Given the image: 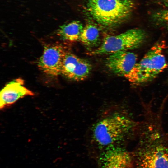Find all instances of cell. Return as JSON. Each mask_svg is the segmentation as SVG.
I'll list each match as a JSON object with an SVG mask.
<instances>
[{"instance_id":"6da1fadb","label":"cell","mask_w":168,"mask_h":168,"mask_svg":"<svg viewBox=\"0 0 168 168\" xmlns=\"http://www.w3.org/2000/svg\"><path fill=\"white\" fill-rule=\"evenodd\" d=\"M161 132L152 130L141 135L131 168H168V148Z\"/></svg>"},{"instance_id":"7a4b0ae2","label":"cell","mask_w":168,"mask_h":168,"mask_svg":"<svg viewBox=\"0 0 168 168\" xmlns=\"http://www.w3.org/2000/svg\"><path fill=\"white\" fill-rule=\"evenodd\" d=\"M136 125L129 117L114 114L96 124L93 131V138L99 145L109 147L130 137Z\"/></svg>"},{"instance_id":"3957f363","label":"cell","mask_w":168,"mask_h":168,"mask_svg":"<svg viewBox=\"0 0 168 168\" xmlns=\"http://www.w3.org/2000/svg\"><path fill=\"white\" fill-rule=\"evenodd\" d=\"M134 7L133 0H87V10L91 17L104 26H114L131 15Z\"/></svg>"},{"instance_id":"277c9868","label":"cell","mask_w":168,"mask_h":168,"mask_svg":"<svg viewBox=\"0 0 168 168\" xmlns=\"http://www.w3.org/2000/svg\"><path fill=\"white\" fill-rule=\"evenodd\" d=\"M164 46L162 42L156 44L124 77L135 85L144 83L155 78L167 66L163 54Z\"/></svg>"},{"instance_id":"5b68a950","label":"cell","mask_w":168,"mask_h":168,"mask_svg":"<svg viewBox=\"0 0 168 168\" xmlns=\"http://www.w3.org/2000/svg\"><path fill=\"white\" fill-rule=\"evenodd\" d=\"M146 37L144 31L138 28L130 29L117 35L107 36L98 48L91 52V54H110L135 49L142 45Z\"/></svg>"},{"instance_id":"8992f818","label":"cell","mask_w":168,"mask_h":168,"mask_svg":"<svg viewBox=\"0 0 168 168\" xmlns=\"http://www.w3.org/2000/svg\"><path fill=\"white\" fill-rule=\"evenodd\" d=\"M66 51L60 45L53 44L45 46L38 62L40 69L45 74L56 77L61 74L63 59Z\"/></svg>"},{"instance_id":"52a82bcc","label":"cell","mask_w":168,"mask_h":168,"mask_svg":"<svg viewBox=\"0 0 168 168\" xmlns=\"http://www.w3.org/2000/svg\"><path fill=\"white\" fill-rule=\"evenodd\" d=\"M92 66L87 60L66 51L61 71V74L72 80H83L89 75Z\"/></svg>"},{"instance_id":"ba28073f","label":"cell","mask_w":168,"mask_h":168,"mask_svg":"<svg viewBox=\"0 0 168 168\" xmlns=\"http://www.w3.org/2000/svg\"><path fill=\"white\" fill-rule=\"evenodd\" d=\"M136 55L128 51H120L110 54L105 61V65L112 73L124 77L137 63Z\"/></svg>"},{"instance_id":"9c48e42d","label":"cell","mask_w":168,"mask_h":168,"mask_svg":"<svg viewBox=\"0 0 168 168\" xmlns=\"http://www.w3.org/2000/svg\"><path fill=\"white\" fill-rule=\"evenodd\" d=\"M24 83L23 80L18 78L5 85L0 91V109L14 103L25 96L34 95L32 91L23 86Z\"/></svg>"},{"instance_id":"30bf717a","label":"cell","mask_w":168,"mask_h":168,"mask_svg":"<svg viewBox=\"0 0 168 168\" xmlns=\"http://www.w3.org/2000/svg\"><path fill=\"white\" fill-rule=\"evenodd\" d=\"M131 157L121 148L110 147L100 157V168H131Z\"/></svg>"},{"instance_id":"8fae6325","label":"cell","mask_w":168,"mask_h":168,"mask_svg":"<svg viewBox=\"0 0 168 168\" xmlns=\"http://www.w3.org/2000/svg\"><path fill=\"white\" fill-rule=\"evenodd\" d=\"M83 28V25L80 21H74L60 26L56 33L63 40L75 42L79 40Z\"/></svg>"},{"instance_id":"7c38bea8","label":"cell","mask_w":168,"mask_h":168,"mask_svg":"<svg viewBox=\"0 0 168 168\" xmlns=\"http://www.w3.org/2000/svg\"><path fill=\"white\" fill-rule=\"evenodd\" d=\"M79 40L88 48L98 46L100 40L99 31L97 26L92 24L86 25L83 28Z\"/></svg>"},{"instance_id":"4fadbf2b","label":"cell","mask_w":168,"mask_h":168,"mask_svg":"<svg viewBox=\"0 0 168 168\" xmlns=\"http://www.w3.org/2000/svg\"><path fill=\"white\" fill-rule=\"evenodd\" d=\"M166 2L168 4V0H165Z\"/></svg>"},{"instance_id":"5bb4252c","label":"cell","mask_w":168,"mask_h":168,"mask_svg":"<svg viewBox=\"0 0 168 168\" xmlns=\"http://www.w3.org/2000/svg\"></svg>"}]
</instances>
